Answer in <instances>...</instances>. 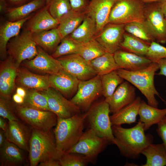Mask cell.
Here are the masks:
<instances>
[{"label":"cell","mask_w":166,"mask_h":166,"mask_svg":"<svg viewBox=\"0 0 166 166\" xmlns=\"http://www.w3.org/2000/svg\"><path fill=\"white\" fill-rule=\"evenodd\" d=\"M116 144L121 154L127 158H137L142 151L153 141L150 134H145L144 124L139 120L134 126L129 128L121 125L112 126Z\"/></svg>","instance_id":"6da1fadb"},{"label":"cell","mask_w":166,"mask_h":166,"mask_svg":"<svg viewBox=\"0 0 166 166\" xmlns=\"http://www.w3.org/2000/svg\"><path fill=\"white\" fill-rule=\"evenodd\" d=\"M28 152L31 166L49 160H59L64 153L57 149L54 134L50 131L44 132L32 128Z\"/></svg>","instance_id":"7a4b0ae2"},{"label":"cell","mask_w":166,"mask_h":166,"mask_svg":"<svg viewBox=\"0 0 166 166\" xmlns=\"http://www.w3.org/2000/svg\"><path fill=\"white\" fill-rule=\"evenodd\" d=\"M85 119V113L66 118L57 117L53 132L59 151L65 153L78 142L84 132Z\"/></svg>","instance_id":"3957f363"},{"label":"cell","mask_w":166,"mask_h":166,"mask_svg":"<svg viewBox=\"0 0 166 166\" xmlns=\"http://www.w3.org/2000/svg\"><path fill=\"white\" fill-rule=\"evenodd\" d=\"M158 69V64L152 62L147 67L139 70L132 71L119 69L117 71L124 80L139 90L146 97L149 105L158 108L159 102L155 96L160 95L155 86L154 78Z\"/></svg>","instance_id":"277c9868"},{"label":"cell","mask_w":166,"mask_h":166,"mask_svg":"<svg viewBox=\"0 0 166 166\" xmlns=\"http://www.w3.org/2000/svg\"><path fill=\"white\" fill-rule=\"evenodd\" d=\"M109 106L105 100L93 104L85 113V121L89 128L98 136L106 138L115 144L109 114Z\"/></svg>","instance_id":"5b68a950"},{"label":"cell","mask_w":166,"mask_h":166,"mask_svg":"<svg viewBox=\"0 0 166 166\" xmlns=\"http://www.w3.org/2000/svg\"><path fill=\"white\" fill-rule=\"evenodd\" d=\"M7 55L10 56L17 68L24 61L33 59L38 53V46L33 34L25 30L12 38L7 45Z\"/></svg>","instance_id":"8992f818"},{"label":"cell","mask_w":166,"mask_h":166,"mask_svg":"<svg viewBox=\"0 0 166 166\" xmlns=\"http://www.w3.org/2000/svg\"><path fill=\"white\" fill-rule=\"evenodd\" d=\"M145 4L140 0H118L111 10L109 23L125 25L143 22Z\"/></svg>","instance_id":"52a82bcc"},{"label":"cell","mask_w":166,"mask_h":166,"mask_svg":"<svg viewBox=\"0 0 166 166\" xmlns=\"http://www.w3.org/2000/svg\"><path fill=\"white\" fill-rule=\"evenodd\" d=\"M15 112L18 118L32 128L44 132L55 127L57 117L50 111L34 109L16 104Z\"/></svg>","instance_id":"ba28073f"},{"label":"cell","mask_w":166,"mask_h":166,"mask_svg":"<svg viewBox=\"0 0 166 166\" xmlns=\"http://www.w3.org/2000/svg\"><path fill=\"white\" fill-rule=\"evenodd\" d=\"M111 143L108 139L99 136L89 128L84 132L77 144L65 153L83 155L93 163L99 154Z\"/></svg>","instance_id":"9c48e42d"},{"label":"cell","mask_w":166,"mask_h":166,"mask_svg":"<svg viewBox=\"0 0 166 166\" xmlns=\"http://www.w3.org/2000/svg\"><path fill=\"white\" fill-rule=\"evenodd\" d=\"M101 95V76L97 75L89 80L80 81L77 92L70 101L81 110L87 111L93 102Z\"/></svg>","instance_id":"30bf717a"},{"label":"cell","mask_w":166,"mask_h":166,"mask_svg":"<svg viewBox=\"0 0 166 166\" xmlns=\"http://www.w3.org/2000/svg\"><path fill=\"white\" fill-rule=\"evenodd\" d=\"M63 69L81 81L90 79L97 74L90 61L78 54H73L57 58Z\"/></svg>","instance_id":"8fae6325"},{"label":"cell","mask_w":166,"mask_h":166,"mask_svg":"<svg viewBox=\"0 0 166 166\" xmlns=\"http://www.w3.org/2000/svg\"><path fill=\"white\" fill-rule=\"evenodd\" d=\"M144 21L152 32L156 42L166 43V19L157 2L146 3Z\"/></svg>","instance_id":"7c38bea8"},{"label":"cell","mask_w":166,"mask_h":166,"mask_svg":"<svg viewBox=\"0 0 166 166\" xmlns=\"http://www.w3.org/2000/svg\"><path fill=\"white\" fill-rule=\"evenodd\" d=\"M46 97L49 110L58 117L66 118L81 113L79 108L53 88L40 92Z\"/></svg>","instance_id":"4fadbf2b"},{"label":"cell","mask_w":166,"mask_h":166,"mask_svg":"<svg viewBox=\"0 0 166 166\" xmlns=\"http://www.w3.org/2000/svg\"><path fill=\"white\" fill-rule=\"evenodd\" d=\"M125 32L124 24L108 23L94 38L106 52L114 54L120 49Z\"/></svg>","instance_id":"5bb4252c"},{"label":"cell","mask_w":166,"mask_h":166,"mask_svg":"<svg viewBox=\"0 0 166 166\" xmlns=\"http://www.w3.org/2000/svg\"><path fill=\"white\" fill-rule=\"evenodd\" d=\"M38 53L32 59L26 60L22 63L24 67L44 74L56 73L63 69L57 59L54 58L38 46Z\"/></svg>","instance_id":"9a60e30c"},{"label":"cell","mask_w":166,"mask_h":166,"mask_svg":"<svg viewBox=\"0 0 166 166\" xmlns=\"http://www.w3.org/2000/svg\"><path fill=\"white\" fill-rule=\"evenodd\" d=\"M50 87L67 99L72 98L77 90L80 81L63 69L49 75Z\"/></svg>","instance_id":"2e32d148"},{"label":"cell","mask_w":166,"mask_h":166,"mask_svg":"<svg viewBox=\"0 0 166 166\" xmlns=\"http://www.w3.org/2000/svg\"><path fill=\"white\" fill-rule=\"evenodd\" d=\"M136 97V88L125 81L117 87L111 97L105 100L109 105L110 113L113 114L131 103Z\"/></svg>","instance_id":"e0dca14e"},{"label":"cell","mask_w":166,"mask_h":166,"mask_svg":"<svg viewBox=\"0 0 166 166\" xmlns=\"http://www.w3.org/2000/svg\"><path fill=\"white\" fill-rule=\"evenodd\" d=\"M22 121H8V129L5 134L8 140L28 152L32 128Z\"/></svg>","instance_id":"ac0fdd59"},{"label":"cell","mask_w":166,"mask_h":166,"mask_svg":"<svg viewBox=\"0 0 166 166\" xmlns=\"http://www.w3.org/2000/svg\"><path fill=\"white\" fill-rule=\"evenodd\" d=\"M9 56L1 61L0 65V96L10 97L16 87L18 69Z\"/></svg>","instance_id":"d6986e66"},{"label":"cell","mask_w":166,"mask_h":166,"mask_svg":"<svg viewBox=\"0 0 166 166\" xmlns=\"http://www.w3.org/2000/svg\"><path fill=\"white\" fill-rule=\"evenodd\" d=\"M16 83L26 89L40 92L50 87L49 75L34 73L25 67L18 68Z\"/></svg>","instance_id":"ffe728a7"},{"label":"cell","mask_w":166,"mask_h":166,"mask_svg":"<svg viewBox=\"0 0 166 166\" xmlns=\"http://www.w3.org/2000/svg\"><path fill=\"white\" fill-rule=\"evenodd\" d=\"M118 0H90L85 12L86 15L95 19L97 33L109 23L110 14Z\"/></svg>","instance_id":"44dd1931"},{"label":"cell","mask_w":166,"mask_h":166,"mask_svg":"<svg viewBox=\"0 0 166 166\" xmlns=\"http://www.w3.org/2000/svg\"><path fill=\"white\" fill-rule=\"evenodd\" d=\"M115 61L119 69L136 71L148 67L152 61L142 56L120 49L113 54Z\"/></svg>","instance_id":"7402d4cb"},{"label":"cell","mask_w":166,"mask_h":166,"mask_svg":"<svg viewBox=\"0 0 166 166\" xmlns=\"http://www.w3.org/2000/svg\"><path fill=\"white\" fill-rule=\"evenodd\" d=\"M25 30L32 33L49 30L57 27L59 20L54 18L45 5L28 20Z\"/></svg>","instance_id":"603a6c76"},{"label":"cell","mask_w":166,"mask_h":166,"mask_svg":"<svg viewBox=\"0 0 166 166\" xmlns=\"http://www.w3.org/2000/svg\"><path fill=\"white\" fill-rule=\"evenodd\" d=\"M26 151L7 140L0 148V166H21L26 164Z\"/></svg>","instance_id":"cb8c5ba5"},{"label":"cell","mask_w":166,"mask_h":166,"mask_svg":"<svg viewBox=\"0 0 166 166\" xmlns=\"http://www.w3.org/2000/svg\"><path fill=\"white\" fill-rule=\"evenodd\" d=\"M32 17L30 15L16 21H5L0 26V57L2 60L7 57V45L9 41L20 33L21 28Z\"/></svg>","instance_id":"d4e9b609"},{"label":"cell","mask_w":166,"mask_h":166,"mask_svg":"<svg viewBox=\"0 0 166 166\" xmlns=\"http://www.w3.org/2000/svg\"><path fill=\"white\" fill-rule=\"evenodd\" d=\"M141 101L140 97H137L131 103L110 116L112 125L135 122Z\"/></svg>","instance_id":"484cf974"},{"label":"cell","mask_w":166,"mask_h":166,"mask_svg":"<svg viewBox=\"0 0 166 166\" xmlns=\"http://www.w3.org/2000/svg\"><path fill=\"white\" fill-rule=\"evenodd\" d=\"M46 5V0H33L21 6L8 7L5 13L10 21H16L23 19Z\"/></svg>","instance_id":"4316f807"},{"label":"cell","mask_w":166,"mask_h":166,"mask_svg":"<svg viewBox=\"0 0 166 166\" xmlns=\"http://www.w3.org/2000/svg\"><path fill=\"white\" fill-rule=\"evenodd\" d=\"M32 34L37 46L47 53H52L62 39L57 27Z\"/></svg>","instance_id":"83f0119b"},{"label":"cell","mask_w":166,"mask_h":166,"mask_svg":"<svg viewBox=\"0 0 166 166\" xmlns=\"http://www.w3.org/2000/svg\"><path fill=\"white\" fill-rule=\"evenodd\" d=\"M138 115L139 120L143 123L144 131H146L153 125L157 124L166 116V108L159 109L141 100Z\"/></svg>","instance_id":"f1b7e54d"},{"label":"cell","mask_w":166,"mask_h":166,"mask_svg":"<svg viewBox=\"0 0 166 166\" xmlns=\"http://www.w3.org/2000/svg\"><path fill=\"white\" fill-rule=\"evenodd\" d=\"M85 16V12L78 13L72 10L63 15L59 20L57 27L62 39L73 32L82 22Z\"/></svg>","instance_id":"f546056e"},{"label":"cell","mask_w":166,"mask_h":166,"mask_svg":"<svg viewBox=\"0 0 166 166\" xmlns=\"http://www.w3.org/2000/svg\"><path fill=\"white\" fill-rule=\"evenodd\" d=\"M97 34V25L95 19L86 14L82 22L69 35L79 42L85 43L94 38Z\"/></svg>","instance_id":"4dcf8cb0"},{"label":"cell","mask_w":166,"mask_h":166,"mask_svg":"<svg viewBox=\"0 0 166 166\" xmlns=\"http://www.w3.org/2000/svg\"><path fill=\"white\" fill-rule=\"evenodd\" d=\"M146 157L143 166H166V149L163 144H151L141 152Z\"/></svg>","instance_id":"1f68e13d"},{"label":"cell","mask_w":166,"mask_h":166,"mask_svg":"<svg viewBox=\"0 0 166 166\" xmlns=\"http://www.w3.org/2000/svg\"><path fill=\"white\" fill-rule=\"evenodd\" d=\"M149 45L141 39L125 32L121 44L120 49L145 56Z\"/></svg>","instance_id":"d6a6232c"},{"label":"cell","mask_w":166,"mask_h":166,"mask_svg":"<svg viewBox=\"0 0 166 166\" xmlns=\"http://www.w3.org/2000/svg\"><path fill=\"white\" fill-rule=\"evenodd\" d=\"M90 62L97 74L100 76L119 69L115 61L113 54L107 52Z\"/></svg>","instance_id":"836d02e7"},{"label":"cell","mask_w":166,"mask_h":166,"mask_svg":"<svg viewBox=\"0 0 166 166\" xmlns=\"http://www.w3.org/2000/svg\"><path fill=\"white\" fill-rule=\"evenodd\" d=\"M126 32L141 39L149 45L155 41L153 34L144 21L133 22L125 24Z\"/></svg>","instance_id":"e575fe53"},{"label":"cell","mask_w":166,"mask_h":166,"mask_svg":"<svg viewBox=\"0 0 166 166\" xmlns=\"http://www.w3.org/2000/svg\"><path fill=\"white\" fill-rule=\"evenodd\" d=\"M102 95L106 99L110 97L117 87L124 80L117 70L101 76Z\"/></svg>","instance_id":"d590c367"},{"label":"cell","mask_w":166,"mask_h":166,"mask_svg":"<svg viewBox=\"0 0 166 166\" xmlns=\"http://www.w3.org/2000/svg\"><path fill=\"white\" fill-rule=\"evenodd\" d=\"M82 43L75 40L69 35L61 40L51 55L57 59L66 55L77 54Z\"/></svg>","instance_id":"8d00e7d4"},{"label":"cell","mask_w":166,"mask_h":166,"mask_svg":"<svg viewBox=\"0 0 166 166\" xmlns=\"http://www.w3.org/2000/svg\"><path fill=\"white\" fill-rule=\"evenodd\" d=\"M24 99V106L38 110L50 111L47 100L40 92L29 89Z\"/></svg>","instance_id":"74e56055"},{"label":"cell","mask_w":166,"mask_h":166,"mask_svg":"<svg viewBox=\"0 0 166 166\" xmlns=\"http://www.w3.org/2000/svg\"><path fill=\"white\" fill-rule=\"evenodd\" d=\"M106 52L94 38L87 42L82 43L77 54L87 61H90Z\"/></svg>","instance_id":"f35d334b"},{"label":"cell","mask_w":166,"mask_h":166,"mask_svg":"<svg viewBox=\"0 0 166 166\" xmlns=\"http://www.w3.org/2000/svg\"><path fill=\"white\" fill-rule=\"evenodd\" d=\"M47 6L52 16L58 20L72 10L69 0H51Z\"/></svg>","instance_id":"ab89813d"},{"label":"cell","mask_w":166,"mask_h":166,"mask_svg":"<svg viewBox=\"0 0 166 166\" xmlns=\"http://www.w3.org/2000/svg\"><path fill=\"white\" fill-rule=\"evenodd\" d=\"M61 166H85L91 163L86 156L75 153H64L59 159Z\"/></svg>","instance_id":"60d3db41"},{"label":"cell","mask_w":166,"mask_h":166,"mask_svg":"<svg viewBox=\"0 0 166 166\" xmlns=\"http://www.w3.org/2000/svg\"><path fill=\"white\" fill-rule=\"evenodd\" d=\"M15 105L11 101L10 97L0 96V116L8 121L19 120L15 112Z\"/></svg>","instance_id":"b9f144b4"},{"label":"cell","mask_w":166,"mask_h":166,"mask_svg":"<svg viewBox=\"0 0 166 166\" xmlns=\"http://www.w3.org/2000/svg\"><path fill=\"white\" fill-rule=\"evenodd\" d=\"M145 56L154 62L166 58V47L156 41H153L150 44Z\"/></svg>","instance_id":"7bdbcfd3"},{"label":"cell","mask_w":166,"mask_h":166,"mask_svg":"<svg viewBox=\"0 0 166 166\" xmlns=\"http://www.w3.org/2000/svg\"><path fill=\"white\" fill-rule=\"evenodd\" d=\"M72 10L76 12H84L89 4L90 0H69Z\"/></svg>","instance_id":"ee69618b"},{"label":"cell","mask_w":166,"mask_h":166,"mask_svg":"<svg viewBox=\"0 0 166 166\" xmlns=\"http://www.w3.org/2000/svg\"><path fill=\"white\" fill-rule=\"evenodd\" d=\"M156 131L161 138L166 149V116L157 124Z\"/></svg>","instance_id":"f6af8a7d"},{"label":"cell","mask_w":166,"mask_h":166,"mask_svg":"<svg viewBox=\"0 0 166 166\" xmlns=\"http://www.w3.org/2000/svg\"><path fill=\"white\" fill-rule=\"evenodd\" d=\"M8 7L19 6L33 0H4Z\"/></svg>","instance_id":"bcb514c9"},{"label":"cell","mask_w":166,"mask_h":166,"mask_svg":"<svg viewBox=\"0 0 166 166\" xmlns=\"http://www.w3.org/2000/svg\"><path fill=\"white\" fill-rule=\"evenodd\" d=\"M156 62L158 64L160 69L157 74L166 77V58L159 60Z\"/></svg>","instance_id":"7dc6e473"},{"label":"cell","mask_w":166,"mask_h":166,"mask_svg":"<svg viewBox=\"0 0 166 166\" xmlns=\"http://www.w3.org/2000/svg\"><path fill=\"white\" fill-rule=\"evenodd\" d=\"M39 166H61L59 160H49L41 162L38 164Z\"/></svg>","instance_id":"c3c4849f"},{"label":"cell","mask_w":166,"mask_h":166,"mask_svg":"<svg viewBox=\"0 0 166 166\" xmlns=\"http://www.w3.org/2000/svg\"><path fill=\"white\" fill-rule=\"evenodd\" d=\"M12 100L16 104L21 105L24 103V98L16 93L13 95Z\"/></svg>","instance_id":"681fc988"},{"label":"cell","mask_w":166,"mask_h":166,"mask_svg":"<svg viewBox=\"0 0 166 166\" xmlns=\"http://www.w3.org/2000/svg\"><path fill=\"white\" fill-rule=\"evenodd\" d=\"M6 119L1 117H0V128L6 133L8 129V123L6 120Z\"/></svg>","instance_id":"f907efd6"},{"label":"cell","mask_w":166,"mask_h":166,"mask_svg":"<svg viewBox=\"0 0 166 166\" xmlns=\"http://www.w3.org/2000/svg\"><path fill=\"white\" fill-rule=\"evenodd\" d=\"M26 91L24 88L21 87H18L16 89V93L24 98V99L27 94Z\"/></svg>","instance_id":"816d5d0a"},{"label":"cell","mask_w":166,"mask_h":166,"mask_svg":"<svg viewBox=\"0 0 166 166\" xmlns=\"http://www.w3.org/2000/svg\"><path fill=\"white\" fill-rule=\"evenodd\" d=\"M157 2L165 18H166V0H160Z\"/></svg>","instance_id":"f5cc1de1"},{"label":"cell","mask_w":166,"mask_h":166,"mask_svg":"<svg viewBox=\"0 0 166 166\" xmlns=\"http://www.w3.org/2000/svg\"><path fill=\"white\" fill-rule=\"evenodd\" d=\"M7 140L5 132L2 129L0 130V147H2Z\"/></svg>","instance_id":"db71d44e"},{"label":"cell","mask_w":166,"mask_h":166,"mask_svg":"<svg viewBox=\"0 0 166 166\" xmlns=\"http://www.w3.org/2000/svg\"><path fill=\"white\" fill-rule=\"evenodd\" d=\"M8 7L7 6L4 0H0V11L1 12H5Z\"/></svg>","instance_id":"11a10c76"},{"label":"cell","mask_w":166,"mask_h":166,"mask_svg":"<svg viewBox=\"0 0 166 166\" xmlns=\"http://www.w3.org/2000/svg\"><path fill=\"white\" fill-rule=\"evenodd\" d=\"M145 3L157 2L160 0H140Z\"/></svg>","instance_id":"9f6ffc18"},{"label":"cell","mask_w":166,"mask_h":166,"mask_svg":"<svg viewBox=\"0 0 166 166\" xmlns=\"http://www.w3.org/2000/svg\"><path fill=\"white\" fill-rule=\"evenodd\" d=\"M51 0H46V6H47Z\"/></svg>","instance_id":"6f0895ef"},{"label":"cell","mask_w":166,"mask_h":166,"mask_svg":"<svg viewBox=\"0 0 166 166\" xmlns=\"http://www.w3.org/2000/svg\"></svg>","instance_id":"680465c9"}]
</instances>
